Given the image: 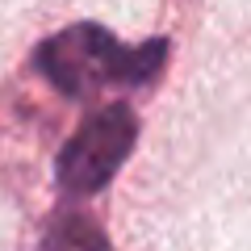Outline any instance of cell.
Masks as SVG:
<instances>
[{"instance_id": "1", "label": "cell", "mask_w": 251, "mask_h": 251, "mask_svg": "<svg viewBox=\"0 0 251 251\" xmlns=\"http://www.w3.org/2000/svg\"><path fill=\"white\" fill-rule=\"evenodd\" d=\"M168 42H138L126 46L105 25H67L38 46V72L67 97H92L105 88H138L151 84L159 72Z\"/></svg>"}, {"instance_id": "2", "label": "cell", "mask_w": 251, "mask_h": 251, "mask_svg": "<svg viewBox=\"0 0 251 251\" xmlns=\"http://www.w3.org/2000/svg\"><path fill=\"white\" fill-rule=\"evenodd\" d=\"M138 138V117L126 105H105L88 117V122L67 138V147L59 151V188L67 197H92L109 180L117 176Z\"/></svg>"}, {"instance_id": "3", "label": "cell", "mask_w": 251, "mask_h": 251, "mask_svg": "<svg viewBox=\"0 0 251 251\" xmlns=\"http://www.w3.org/2000/svg\"><path fill=\"white\" fill-rule=\"evenodd\" d=\"M42 251H105V234H100V226L92 218L67 209L46 226Z\"/></svg>"}]
</instances>
